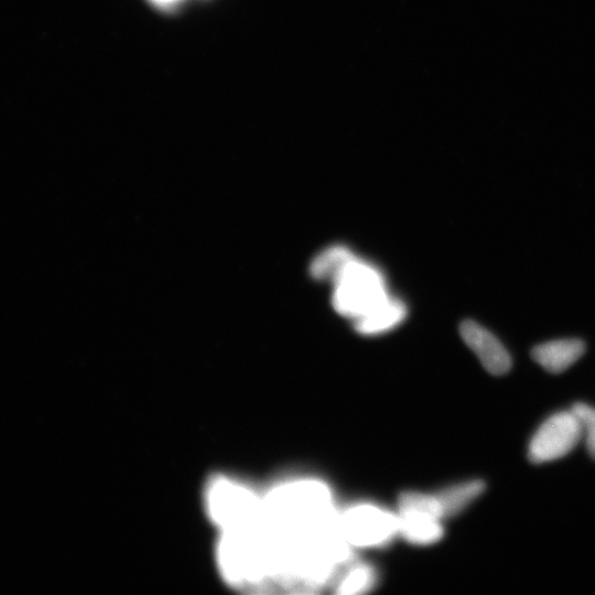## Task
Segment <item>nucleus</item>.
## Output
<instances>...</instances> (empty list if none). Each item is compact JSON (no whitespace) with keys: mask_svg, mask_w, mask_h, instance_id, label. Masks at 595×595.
Returning <instances> with one entry per match:
<instances>
[{"mask_svg":"<svg viewBox=\"0 0 595 595\" xmlns=\"http://www.w3.org/2000/svg\"><path fill=\"white\" fill-rule=\"evenodd\" d=\"M340 534L356 547L383 546L398 534V517L376 506H355L342 516Z\"/></svg>","mask_w":595,"mask_h":595,"instance_id":"4","label":"nucleus"},{"mask_svg":"<svg viewBox=\"0 0 595 595\" xmlns=\"http://www.w3.org/2000/svg\"><path fill=\"white\" fill-rule=\"evenodd\" d=\"M332 283L334 310L353 321L391 297L381 270L356 256L340 269Z\"/></svg>","mask_w":595,"mask_h":595,"instance_id":"1","label":"nucleus"},{"mask_svg":"<svg viewBox=\"0 0 595 595\" xmlns=\"http://www.w3.org/2000/svg\"><path fill=\"white\" fill-rule=\"evenodd\" d=\"M157 2H160V3H172V2H176V0H157Z\"/></svg>","mask_w":595,"mask_h":595,"instance_id":"13","label":"nucleus"},{"mask_svg":"<svg viewBox=\"0 0 595 595\" xmlns=\"http://www.w3.org/2000/svg\"><path fill=\"white\" fill-rule=\"evenodd\" d=\"M355 255L349 247L333 245L324 250L313 259L310 265V275L316 280L332 281L340 269Z\"/></svg>","mask_w":595,"mask_h":595,"instance_id":"10","label":"nucleus"},{"mask_svg":"<svg viewBox=\"0 0 595 595\" xmlns=\"http://www.w3.org/2000/svg\"><path fill=\"white\" fill-rule=\"evenodd\" d=\"M408 316L404 301L389 297L381 305L354 321V329L365 337H375L396 329Z\"/></svg>","mask_w":595,"mask_h":595,"instance_id":"7","label":"nucleus"},{"mask_svg":"<svg viewBox=\"0 0 595 595\" xmlns=\"http://www.w3.org/2000/svg\"><path fill=\"white\" fill-rule=\"evenodd\" d=\"M398 533L407 542L416 545H431L443 536L441 519L430 513L403 508L399 510Z\"/></svg>","mask_w":595,"mask_h":595,"instance_id":"8","label":"nucleus"},{"mask_svg":"<svg viewBox=\"0 0 595 595\" xmlns=\"http://www.w3.org/2000/svg\"><path fill=\"white\" fill-rule=\"evenodd\" d=\"M571 410L580 421L588 452L595 460V408L588 404L578 403Z\"/></svg>","mask_w":595,"mask_h":595,"instance_id":"12","label":"nucleus"},{"mask_svg":"<svg viewBox=\"0 0 595 595\" xmlns=\"http://www.w3.org/2000/svg\"><path fill=\"white\" fill-rule=\"evenodd\" d=\"M583 438L579 419L572 410L549 417L528 445L527 456L534 464L554 462L568 456Z\"/></svg>","mask_w":595,"mask_h":595,"instance_id":"3","label":"nucleus"},{"mask_svg":"<svg viewBox=\"0 0 595 595\" xmlns=\"http://www.w3.org/2000/svg\"><path fill=\"white\" fill-rule=\"evenodd\" d=\"M376 583L375 570L367 565L352 568L338 586L339 594H360L372 589Z\"/></svg>","mask_w":595,"mask_h":595,"instance_id":"11","label":"nucleus"},{"mask_svg":"<svg viewBox=\"0 0 595 595\" xmlns=\"http://www.w3.org/2000/svg\"><path fill=\"white\" fill-rule=\"evenodd\" d=\"M460 333L465 344L479 357L484 369L494 376L511 371L512 356L493 333L472 320L463 321Z\"/></svg>","mask_w":595,"mask_h":595,"instance_id":"5","label":"nucleus"},{"mask_svg":"<svg viewBox=\"0 0 595 595\" xmlns=\"http://www.w3.org/2000/svg\"><path fill=\"white\" fill-rule=\"evenodd\" d=\"M208 512L222 533L261 523L263 499L251 488L229 478L211 482L207 493Z\"/></svg>","mask_w":595,"mask_h":595,"instance_id":"2","label":"nucleus"},{"mask_svg":"<svg viewBox=\"0 0 595 595\" xmlns=\"http://www.w3.org/2000/svg\"><path fill=\"white\" fill-rule=\"evenodd\" d=\"M486 484L482 480H471L450 486L435 494L443 518L457 515L469 507L485 492Z\"/></svg>","mask_w":595,"mask_h":595,"instance_id":"9","label":"nucleus"},{"mask_svg":"<svg viewBox=\"0 0 595 595\" xmlns=\"http://www.w3.org/2000/svg\"><path fill=\"white\" fill-rule=\"evenodd\" d=\"M586 343L579 339L550 341L535 346L533 360L553 374L565 372L586 353Z\"/></svg>","mask_w":595,"mask_h":595,"instance_id":"6","label":"nucleus"}]
</instances>
